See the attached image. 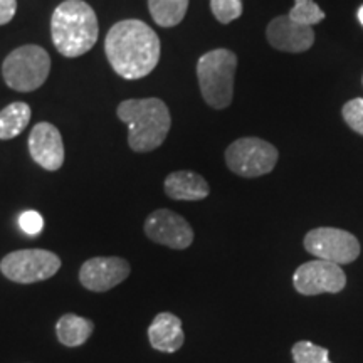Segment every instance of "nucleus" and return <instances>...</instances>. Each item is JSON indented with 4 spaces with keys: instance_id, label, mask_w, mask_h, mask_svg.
Returning <instances> with one entry per match:
<instances>
[{
    "instance_id": "25",
    "label": "nucleus",
    "mask_w": 363,
    "mask_h": 363,
    "mask_svg": "<svg viewBox=\"0 0 363 363\" xmlns=\"http://www.w3.org/2000/svg\"><path fill=\"white\" fill-rule=\"evenodd\" d=\"M358 21H360V24L363 26V6L358 9Z\"/></svg>"
},
{
    "instance_id": "15",
    "label": "nucleus",
    "mask_w": 363,
    "mask_h": 363,
    "mask_svg": "<svg viewBox=\"0 0 363 363\" xmlns=\"http://www.w3.org/2000/svg\"><path fill=\"white\" fill-rule=\"evenodd\" d=\"M165 194L174 201H202L211 194L207 180L190 170L172 172L165 179Z\"/></svg>"
},
{
    "instance_id": "10",
    "label": "nucleus",
    "mask_w": 363,
    "mask_h": 363,
    "mask_svg": "<svg viewBox=\"0 0 363 363\" xmlns=\"http://www.w3.org/2000/svg\"><path fill=\"white\" fill-rule=\"evenodd\" d=\"M145 234L153 242L170 249H187L194 242V230L184 217L169 208H158L145 220Z\"/></svg>"
},
{
    "instance_id": "18",
    "label": "nucleus",
    "mask_w": 363,
    "mask_h": 363,
    "mask_svg": "<svg viewBox=\"0 0 363 363\" xmlns=\"http://www.w3.org/2000/svg\"><path fill=\"white\" fill-rule=\"evenodd\" d=\"M152 19L162 27L179 26L189 9V0H148Z\"/></svg>"
},
{
    "instance_id": "9",
    "label": "nucleus",
    "mask_w": 363,
    "mask_h": 363,
    "mask_svg": "<svg viewBox=\"0 0 363 363\" xmlns=\"http://www.w3.org/2000/svg\"><path fill=\"white\" fill-rule=\"evenodd\" d=\"M293 286L305 296H316L323 293L337 294L347 286V274L340 264L316 259L305 262L294 271Z\"/></svg>"
},
{
    "instance_id": "21",
    "label": "nucleus",
    "mask_w": 363,
    "mask_h": 363,
    "mask_svg": "<svg viewBox=\"0 0 363 363\" xmlns=\"http://www.w3.org/2000/svg\"><path fill=\"white\" fill-rule=\"evenodd\" d=\"M211 9L220 24H229L242 16V0H211Z\"/></svg>"
},
{
    "instance_id": "1",
    "label": "nucleus",
    "mask_w": 363,
    "mask_h": 363,
    "mask_svg": "<svg viewBox=\"0 0 363 363\" xmlns=\"http://www.w3.org/2000/svg\"><path fill=\"white\" fill-rule=\"evenodd\" d=\"M110 65L123 79H142L160 61V39L142 21L126 19L115 24L104 39Z\"/></svg>"
},
{
    "instance_id": "20",
    "label": "nucleus",
    "mask_w": 363,
    "mask_h": 363,
    "mask_svg": "<svg viewBox=\"0 0 363 363\" xmlns=\"http://www.w3.org/2000/svg\"><path fill=\"white\" fill-rule=\"evenodd\" d=\"M328 353V348L318 347V345L308 342V340L294 343L291 348L294 363H331Z\"/></svg>"
},
{
    "instance_id": "5",
    "label": "nucleus",
    "mask_w": 363,
    "mask_h": 363,
    "mask_svg": "<svg viewBox=\"0 0 363 363\" xmlns=\"http://www.w3.org/2000/svg\"><path fill=\"white\" fill-rule=\"evenodd\" d=\"M51 71V57L45 49L27 44L13 49L4 59L2 76L9 88L19 93H30L39 89Z\"/></svg>"
},
{
    "instance_id": "16",
    "label": "nucleus",
    "mask_w": 363,
    "mask_h": 363,
    "mask_svg": "<svg viewBox=\"0 0 363 363\" xmlns=\"http://www.w3.org/2000/svg\"><path fill=\"white\" fill-rule=\"evenodd\" d=\"M94 323L88 318L72 315V313H67V315L59 318L56 323V335L57 340L65 347L76 348L81 347V345L88 342V338L93 335Z\"/></svg>"
},
{
    "instance_id": "24",
    "label": "nucleus",
    "mask_w": 363,
    "mask_h": 363,
    "mask_svg": "<svg viewBox=\"0 0 363 363\" xmlns=\"http://www.w3.org/2000/svg\"><path fill=\"white\" fill-rule=\"evenodd\" d=\"M17 11V0H0V26H6L13 19Z\"/></svg>"
},
{
    "instance_id": "22",
    "label": "nucleus",
    "mask_w": 363,
    "mask_h": 363,
    "mask_svg": "<svg viewBox=\"0 0 363 363\" xmlns=\"http://www.w3.org/2000/svg\"><path fill=\"white\" fill-rule=\"evenodd\" d=\"M342 113L345 123L358 135H363V98H355L345 103Z\"/></svg>"
},
{
    "instance_id": "14",
    "label": "nucleus",
    "mask_w": 363,
    "mask_h": 363,
    "mask_svg": "<svg viewBox=\"0 0 363 363\" xmlns=\"http://www.w3.org/2000/svg\"><path fill=\"white\" fill-rule=\"evenodd\" d=\"M150 345L158 352L175 353L185 342V333L182 328V320L174 313H158L152 325L148 326Z\"/></svg>"
},
{
    "instance_id": "3",
    "label": "nucleus",
    "mask_w": 363,
    "mask_h": 363,
    "mask_svg": "<svg viewBox=\"0 0 363 363\" xmlns=\"http://www.w3.org/2000/svg\"><path fill=\"white\" fill-rule=\"evenodd\" d=\"M98 34L96 13L83 0H65L52 12V43L62 56H83L96 44Z\"/></svg>"
},
{
    "instance_id": "4",
    "label": "nucleus",
    "mask_w": 363,
    "mask_h": 363,
    "mask_svg": "<svg viewBox=\"0 0 363 363\" xmlns=\"http://www.w3.org/2000/svg\"><path fill=\"white\" fill-rule=\"evenodd\" d=\"M238 56L229 49H214L199 59L197 79L208 106L224 110L233 103Z\"/></svg>"
},
{
    "instance_id": "23",
    "label": "nucleus",
    "mask_w": 363,
    "mask_h": 363,
    "mask_svg": "<svg viewBox=\"0 0 363 363\" xmlns=\"http://www.w3.org/2000/svg\"><path fill=\"white\" fill-rule=\"evenodd\" d=\"M19 225L27 235H39L44 227L43 216L35 211H26L19 217Z\"/></svg>"
},
{
    "instance_id": "13",
    "label": "nucleus",
    "mask_w": 363,
    "mask_h": 363,
    "mask_svg": "<svg viewBox=\"0 0 363 363\" xmlns=\"http://www.w3.org/2000/svg\"><path fill=\"white\" fill-rule=\"evenodd\" d=\"M266 38L272 48L284 52H305L315 44L313 27L298 24L289 16L272 19L266 29Z\"/></svg>"
},
{
    "instance_id": "7",
    "label": "nucleus",
    "mask_w": 363,
    "mask_h": 363,
    "mask_svg": "<svg viewBox=\"0 0 363 363\" xmlns=\"http://www.w3.org/2000/svg\"><path fill=\"white\" fill-rule=\"evenodd\" d=\"M61 269L57 254L45 249H22L9 252L0 261V271L12 283L33 284L52 278Z\"/></svg>"
},
{
    "instance_id": "11",
    "label": "nucleus",
    "mask_w": 363,
    "mask_h": 363,
    "mask_svg": "<svg viewBox=\"0 0 363 363\" xmlns=\"http://www.w3.org/2000/svg\"><path fill=\"white\" fill-rule=\"evenodd\" d=\"M130 262L123 257L99 256L91 257L81 266L79 283L89 291H110L130 276Z\"/></svg>"
},
{
    "instance_id": "19",
    "label": "nucleus",
    "mask_w": 363,
    "mask_h": 363,
    "mask_svg": "<svg viewBox=\"0 0 363 363\" xmlns=\"http://www.w3.org/2000/svg\"><path fill=\"white\" fill-rule=\"evenodd\" d=\"M288 16L289 19L303 26H315L325 19V12L318 7L315 0H294V6Z\"/></svg>"
},
{
    "instance_id": "8",
    "label": "nucleus",
    "mask_w": 363,
    "mask_h": 363,
    "mask_svg": "<svg viewBox=\"0 0 363 363\" xmlns=\"http://www.w3.org/2000/svg\"><path fill=\"white\" fill-rule=\"evenodd\" d=\"M305 249L318 259L350 264L360 256V242L352 233L337 227H318L305 235Z\"/></svg>"
},
{
    "instance_id": "6",
    "label": "nucleus",
    "mask_w": 363,
    "mask_h": 363,
    "mask_svg": "<svg viewBox=\"0 0 363 363\" xmlns=\"http://www.w3.org/2000/svg\"><path fill=\"white\" fill-rule=\"evenodd\" d=\"M278 158L279 153L274 145L254 136L235 140L225 150L227 167L244 179H256L269 174L278 163Z\"/></svg>"
},
{
    "instance_id": "17",
    "label": "nucleus",
    "mask_w": 363,
    "mask_h": 363,
    "mask_svg": "<svg viewBox=\"0 0 363 363\" xmlns=\"http://www.w3.org/2000/svg\"><path fill=\"white\" fill-rule=\"evenodd\" d=\"M30 106L27 103L16 101L0 111V140H12L19 136L30 120Z\"/></svg>"
},
{
    "instance_id": "2",
    "label": "nucleus",
    "mask_w": 363,
    "mask_h": 363,
    "mask_svg": "<svg viewBox=\"0 0 363 363\" xmlns=\"http://www.w3.org/2000/svg\"><path fill=\"white\" fill-rule=\"evenodd\" d=\"M116 113L128 126V145L136 153L153 152L165 142L170 131V111L158 98L126 99L120 103Z\"/></svg>"
},
{
    "instance_id": "12",
    "label": "nucleus",
    "mask_w": 363,
    "mask_h": 363,
    "mask_svg": "<svg viewBox=\"0 0 363 363\" xmlns=\"http://www.w3.org/2000/svg\"><path fill=\"white\" fill-rule=\"evenodd\" d=\"M29 153L44 170L56 172L65 163V143L56 126L43 121L29 135Z\"/></svg>"
}]
</instances>
